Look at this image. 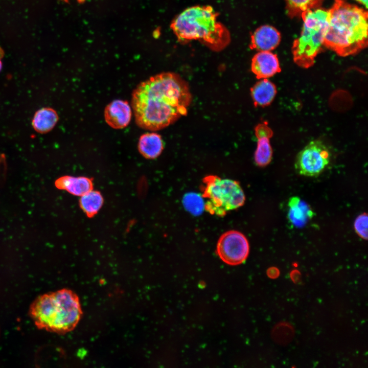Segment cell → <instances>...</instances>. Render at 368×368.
Wrapping results in <instances>:
<instances>
[{
	"mask_svg": "<svg viewBox=\"0 0 368 368\" xmlns=\"http://www.w3.org/2000/svg\"><path fill=\"white\" fill-rule=\"evenodd\" d=\"M191 101L187 82L177 74L164 72L141 82L132 93L131 105L137 125L155 131L186 115Z\"/></svg>",
	"mask_w": 368,
	"mask_h": 368,
	"instance_id": "1",
	"label": "cell"
},
{
	"mask_svg": "<svg viewBox=\"0 0 368 368\" xmlns=\"http://www.w3.org/2000/svg\"><path fill=\"white\" fill-rule=\"evenodd\" d=\"M328 11L324 47L338 56L355 55L367 46V11L343 0H335Z\"/></svg>",
	"mask_w": 368,
	"mask_h": 368,
	"instance_id": "2",
	"label": "cell"
},
{
	"mask_svg": "<svg viewBox=\"0 0 368 368\" xmlns=\"http://www.w3.org/2000/svg\"><path fill=\"white\" fill-rule=\"evenodd\" d=\"M29 315L38 329L63 334L75 329L82 310L76 293L64 288L38 296L30 306Z\"/></svg>",
	"mask_w": 368,
	"mask_h": 368,
	"instance_id": "3",
	"label": "cell"
},
{
	"mask_svg": "<svg viewBox=\"0 0 368 368\" xmlns=\"http://www.w3.org/2000/svg\"><path fill=\"white\" fill-rule=\"evenodd\" d=\"M217 18V13L209 6H193L180 13L171 28L180 41L199 40L218 50L228 43L229 33Z\"/></svg>",
	"mask_w": 368,
	"mask_h": 368,
	"instance_id": "4",
	"label": "cell"
},
{
	"mask_svg": "<svg viewBox=\"0 0 368 368\" xmlns=\"http://www.w3.org/2000/svg\"><path fill=\"white\" fill-rule=\"evenodd\" d=\"M328 15V10L320 8L301 14L302 30L291 48L293 61L299 66L308 68L313 65L315 57L323 51Z\"/></svg>",
	"mask_w": 368,
	"mask_h": 368,
	"instance_id": "5",
	"label": "cell"
},
{
	"mask_svg": "<svg viewBox=\"0 0 368 368\" xmlns=\"http://www.w3.org/2000/svg\"><path fill=\"white\" fill-rule=\"evenodd\" d=\"M203 182L202 197L206 199L204 209L210 214L223 216L244 204L245 195L238 182L215 175L205 177Z\"/></svg>",
	"mask_w": 368,
	"mask_h": 368,
	"instance_id": "6",
	"label": "cell"
},
{
	"mask_svg": "<svg viewBox=\"0 0 368 368\" xmlns=\"http://www.w3.org/2000/svg\"><path fill=\"white\" fill-rule=\"evenodd\" d=\"M331 154L327 147L319 140L307 144L297 155L295 168L301 175L315 177L329 165Z\"/></svg>",
	"mask_w": 368,
	"mask_h": 368,
	"instance_id": "7",
	"label": "cell"
},
{
	"mask_svg": "<svg viewBox=\"0 0 368 368\" xmlns=\"http://www.w3.org/2000/svg\"><path fill=\"white\" fill-rule=\"evenodd\" d=\"M249 251L248 240L241 233L229 231L222 234L217 244L219 258L230 265H237L247 259Z\"/></svg>",
	"mask_w": 368,
	"mask_h": 368,
	"instance_id": "8",
	"label": "cell"
},
{
	"mask_svg": "<svg viewBox=\"0 0 368 368\" xmlns=\"http://www.w3.org/2000/svg\"><path fill=\"white\" fill-rule=\"evenodd\" d=\"M255 131L258 139L255 161L258 166L265 167L270 163L272 158V150L270 139L273 133L266 122L258 124L255 128Z\"/></svg>",
	"mask_w": 368,
	"mask_h": 368,
	"instance_id": "9",
	"label": "cell"
},
{
	"mask_svg": "<svg viewBox=\"0 0 368 368\" xmlns=\"http://www.w3.org/2000/svg\"><path fill=\"white\" fill-rule=\"evenodd\" d=\"M251 70L258 79H267L281 71L277 55L270 51L256 54L251 60Z\"/></svg>",
	"mask_w": 368,
	"mask_h": 368,
	"instance_id": "10",
	"label": "cell"
},
{
	"mask_svg": "<svg viewBox=\"0 0 368 368\" xmlns=\"http://www.w3.org/2000/svg\"><path fill=\"white\" fill-rule=\"evenodd\" d=\"M132 116L130 106L127 101L115 100L106 107L104 117L106 123L112 128L121 129L129 123Z\"/></svg>",
	"mask_w": 368,
	"mask_h": 368,
	"instance_id": "11",
	"label": "cell"
},
{
	"mask_svg": "<svg viewBox=\"0 0 368 368\" xmlns=\"http://www.w3.org/2000/svg\"><path fill=\"white\" fill-rule=\"evenodd\" d=\"M281 38L280 32L275 28L263 25L251 35L250 47L259 52L271 51L279 45Z\"/></svg>",
	"mask_w": 368,
	"mask_h": 368,
	"instance_id": "12",
	"label": "cell"
},
{
	"mask_svg": "<svg viewBox=\"0 0 368 368\" xmlns=\"http://www.w3.org/2000/svg\"><path fill=\"white\" fill-rule=\"evenodd\" d=\"M288 218L296 227L304 226L314 216L311 207L298 197H291L288 201Z\"/></svg>",
	"mask_w": 368,
	"mask_h": 368,
	"instance_id": "13",
	"label": "cell"
},
{
	"mask_svg": "<svg viewBox=\"0 0 368 368\" xmlns=\"http://www.w3.org/2000/svg\"><path fill=\"white\" fill-rule=\"evenodd\" d=\"M56 187L72 195L81 196L93 189L92 181L84 176H64L55 181Z\"/></svg>",
	"mask_w": 368,
	"mask_h": 368,
	"instance_id": "14",
	"label": "cell"
},
{
	"mask_svg": "<svg viewBox=\"0 0 368 368\" xmlns=\"http://www.w3.org/2000/svg\"><path fill=\"white\" fill-rule=\"evenodd\" d=\"M250 93L255 106L264 107L273 101L277 94V88L270 81L263 79L251 88Z\"/></svg>",
	"mask_w": 368,
	"mask_h": 368,
	"instance_id": "15",
	"label": "cell"
},
{
	"mask_svg": "<svg viewBox=\"0 0 368 368\" xmlns=\"http://www.w3.org/2000/svg\"><path fill=\"white\" fill-rule=\"evenodd\" d=\"M138 148L140 153L145 158H155L164 149L162 139L159 134L155 132L143 134L140 137Z\"/></svg>",
	"mask_w": 368,
	"mask_h": 368,
	"instance_id": "16",
	"label": "cell"
},
{
	"mask_svg": "<svg viewBox=\"0 0 368 368\" xmlns=\"http://www.w3.org/2000/svg\"><path fill=\"white\" fill-rule=\"evenodd\" d=\"M58 121V116L54 109L50 107H43L36 112L32 124L36 131L45 133L51 131Z\"/></svg>",
	"mask_w": 368,
	"mask_h": 368,
	"instance_id": "17",
	"label": "cell"
},
{
	"mask_svg": "<svg viewBox=\"0 0 368 368\" xmlns=\"http://www.w3.org/2000/svg\"><path fill=\"white\" fill-rule=\"evenodd\" d=\"M80 205L83 212L89 217L94 216L101 208L103 198L101 194L93 189L80 196Z\"/></svg>",
	"mask_w": 368,
	"mask_h": 368,
	"instance_id": "18",
	"label": "cell"
},
{
	"mask_svg": "<svg viewBox=\"0 0 368 368\" xmlns=\"http://www.w3.org/2000/svg\"><path fill=\"white\" fill-rule=\"evenodd\" d=\"M324 0H285L287 14L291 18L301 16L307 10L320 8Z\"/></svg>",
	"mask_w": 368,
	"mask_h": 368,
	"instance_id": "19",
	"label": "cell"
},
{
	"mask_svg": "<svg viewBox=\"0 0 368 368\" xmlns=\"http://www.w3.org/2000/svg\"><path fill=\"white\" fill-rule=\"evenodd\" d=\"M294 335V330L291 324L281 322L277 324L273 330L272 336L274 341L279 344H286L291 341Z\"/></svg>",
	"mask_w": 368,
	"mask_h": 368,
	"instance_id": "20",
	"label": "cell"
},
{
	"mask_svg": "<svg viewBox=\"0 0 368 368\" xmlns=\"http://www.w3.org/2000/svg\"><path fill=\"white\" fill-rule=\"evenodd\" d=\"M183 203L186 209L194 215H200L204 209V202L202 197L195 193L185 195Z\"/></svg>",
	"mask_w": 368,
	"mask_h": 368,
	"instance_id": "21",
	"label": "cell"
},
{
	"mask_svg": "<svg viewBox=\"0 0 368 368\" xmlns=\"http://www.w3.org/2000/svg\"><path fill=\"white\" fill-rule=\"evenodd\" d=\"M354 229L356 233L361 238L367 239V216L363 213L358 216L354 222Z\"/></svg>",
	"mask_w": 368,
	"mask_h": 368,
	"instance_id": "22",
	"label": "cell"
},
{
	"mask_svg": "<svg viewBox=\"0 0 368 368\" xmlns=\"http://www.w3.org/2000/svg\"><path fill=\"white\" fill-rule=\"evenodd\" d=\"M267 275L271 279H276L280 275V271L279 268L272 266L269 267L266 271Z\"/></svg>",
	"mask_w": 368,
	"mask_h": 368,
	"instance_id": "23",
	"label": "cell"
},
{
	"mask_svg": "<svg viewBox=\"0 0 368 368\" xmlns=\"http://www.w3.org/2000/svg\"><path fill=\"white\" fill-rule=\"evenodd\" d=\"M290 278L294 284H299L301 282V273L297 269H294L290 272Z\"/></svg>",
	"mask_w": 368,
	"mask_h": 368,
	"instance_id": "24",
	"label": "cell"
},
{
	"mask_svg": "<svg viewBox=\"0 0 368 368\" xmlns=\"http://www.w3.org/2000/svg\"><path fill=\"white\" fill-rule=\"evenodd\" d=\"M358 3L364 5L366 9L367 8V0H355Z\"/></svg>",
	"mask_w": 368,
	"mask_h": 368,
	"instance_id": "25",
	"label": "cell"
},
{
	"mask_svg": "<svg viewBox=\"0 0 368 368\" xmlns=\"http://www.w3.org/2000/svg\"><path fill=\"white\" fill-rule=\"evenodd\" d=\"M4 55V52L3 50L0 48V58H1Z\"/></svg>",
	"mask_w": 368,
	"mask_h": 368,
	"instance_id": "26",
	"label": "cell"
},
{
	"mask_svg": "<svg viewBox=\"0 0 368 368\" xmlns=\"http://www.w3.org/2000/svg\"><path fill=\"white\" fill-rule=\"evenodd\" d=\"M77 1L79 3L82 4L85 1V0H77Z\"/></svg>",
	"mask_w": 368,
	"mask_h": 368,
	"instance_id": "27",
	"label": "cell"
},
{
	"mask_svg": "<svg viewBox=\"0 0 368 368\" xmlns=\"http://www.w3.org/2000/svg\"><path fill=\"white\" fill-rule=\"evenodd\" d=\"M2 62H1V60H0V71H1V69H2Z\"/></svg>",
	"mask_w": 368,
	"mask_h": 368,
	"instance_id": "28",
	"label": "cell"
},
{
	"mask_svg": "<svg viewBox=\"0 0 368 368\" xmlns=\"http://www.w3.org/2000/svg\"><path fill=\"white\" fill-rule=\"evenodd\" d=\"M62 1H64V2H66V3H67V2H68V0H62Z\"/></svg>",
	"mask_w": 368,
	"mask_h": 368,
	"instance_id": "29",
	"label": "cell"
}]
</instances>
